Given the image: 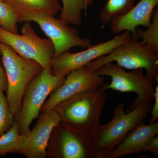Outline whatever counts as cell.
I'll return each instance as SVG.
<instances>
[{
  "mask_svg": "<svg viewBox=\"0 0 158 158\" xmlns=\"http://www.w3.org/2000/svg\"><path fill=\"white\" fill-rule=\"evenodd\" d=\"M152 107L151 102H143L126 113L124 104L120 103L116 105L113 118L107 124L100 125L90 135L93 142L94 158H107L129 133L143 122Z\"/></svg>",
  "mask_w": 158,
  "mask_h": 158,
  "instance_id": "6da1fadb",
  "label": "cell"
},
{
  "mask_svg": "<svg viewBox=\"0 0 158 158\" xmlns=\"http://www.w3.org/2000/svg\"><path fill=\"white\" fill-rule=\"evenodd\" d=\"M107 83L78 94L60 103L55 110L62 121L78 129L92 134L100 124L107 98Z\"/></svg>",
  "mask_w": 158,
  "mask_h": 158,
  "instance_id": "7a4b0ae2",
  "label": "cell"
},
{
  "mask_svg": "<svg viewBox=\"0 0 158 158\" xmlns=\"http://www.w3.org/2000/svg\"><path fill=\"white\" fill-rule=\"evenodd\" d=\"M1 60L7 80L6 98L15 116L20 110L26 88L43 68L38 62L21 57L8 46L0 42Z\"/></svg>",
  "mask_w": 158,
  "mask_h": 158,
  "instance_id": "3957f363",
  "label": "cell"
},
{
  "mask_svg": "<svg viewBox=\"0 0 158 158\" xmlns=\"http://www.w3.org/2000/svg\"><path fill=\"white\" fill-rule=\"evenodd\" d=\"M114 62L125 69H145L146 75L158 82V53L138 40L131 38L106 56L89 62L86 66L94 72L106 63Z\"/></svg>",
  "mask_w": 158,
  "mask_h": 158,
  "instance_id": "277c9868",
  "label": "cell"
},
{
  "mask_svg": "<svg viewBox=\"0 0 158 158\" xmlns=\"http://www.w3.org/2000/svg\"><path fill=\"white\" fill-rule=\"evenodd\" d=\"M65 77L54 75L43 69L31 81L24 94L20 110L15 116L21 135L30 132L31 123L39 116L47 98L62 85Z\"/></svg>",
  "mask_w": 158,
  "mask_h": 158,
  "instance_id": "5b68a950",
  "label": "cell"
},
{
  "mask_svg": "<svg viewBox=\"0 0 158 158\" xmlns=\"http://www.w3.org/2000/svg\"><path fill=\"white\" fill-rule=\"evenodd\" d=\"M21 33V35L11 33L0 27V42L21 57L36 61L43 69L52 73L51 62L54 49L50 40L39 37L29 22H24Z\"/></svg>",
  "mask_w": 158,
  "mask_h": 158,
  "instance_id": "8992f818",
  "label": "cell"
},
{
  "mask_svg": "<svg viewBox=\"0 0 158 158\" xmlns=\"http://www.w3.org/2000/svg\"><path fill=\"white\" fill-rule=\"evenodd\" d=\"M94 72L100 76L111 78V83L107 85V89L121 92H132L137 95L131 109L143 102L153 100L155 88L152 79L144 75L142 69L127 71L125 69L113 62L102 65Z\"/></svg>",
  "mask_w": 158,
  "mask_h": 158,
  "instance_id": "52a82bcc",
  "label": "cell"
},
{
  "mask_svg": "<svg viewBox=\"0 0 158 158\" xmlns=\"http://www.w3.org/2000/svg\"><path fill=\"white\" fill-rule=\"evenodd\" d=\"M21 22L37 23L50 40L54 47V57L58 56L75 47L88 48L91 44L89 38H83L79 31L54 15L44 13H29L19 15Z\"/></svg>",
  "mask_w": 158,
  "mask_h": 158,
  "instance_id": "ba28073f",
  "label": "cell"
},
{
  "mask_svg": "<svg viewBox=\"0 0 158 158\" xmlns=\"http://www.w3.org/2000/svg\"><path fill=\"white\" fill-rule=\"evenodd\" d=\"M131 32L124 31L106 42L90 45L85 50L76 53H71L68 51L54 57L51 62L52 73L54 75L65 77L71 72L110 53L118 45L131 39Z\"/></svg>",
  "mask_w": 158,
  "mask_h": 158,
  "instance_id": "9c48e42d",
  "label": "cell"
},
{
  "mask_svg": "<svg viewBox=\"0 0 158 158\" xmlns=\"http://www.w3.org/2000/svg\"><path fill=\"white\" fill-rule=\"evenodd\" d=\"M104 83V78L89 70L86 66L74 70L66 76L62 85L50 94L40 112L54 110L60 103L84 91L98 88Z\"/></svg>",
  "mask_w": 158,
  "mask_h": 158,
  "instance_id": "30bf717a",
  "label": "cell"
},
{
  "mask_svg": "<svg viewBox=\"0 0 158 158\" xmlns=\"http://www.w3.org/2000/svg\"><path fill=\"white\" fill-rule=\"evenodd\" d=\"M56 128L55 150L62 158H94L93 142L88 133L61 121Z\"/></svg>",
  "mask_w": 158,
  "mask_h": 158,
  "instance_id": "8fae6325",
  "label": "cell"
},
{
  "mask_svg": "<svg viewBox=\"0 0 158 158\" xmlns=\"http://www.w3.org/2000/svg\"><path fill=\"white\" fill-rule=\"evenodd\" d=\"M62 121L55 109L44 112L32 131L25 135L19 153L27 158H44L51 134Z\"/></svg>",
  "mask_w": 158,
  "mask_h": 158,
  "instance_id": "7c38bea8",
  "label": "cell"
},
{
  "mask_svg": "<svg viewBox=\"0 0 158 158\" xmlns=\"http://www.w3.org/2000/svg\"><path fill=\"white\" fill-rule=\"evenodd\" d=\"M158 6V0H139L131 9L114 18L110 23L112 33L117 35L129 31L135 34L139 26L148 27L150 25L153 13Z\"/></svg>",
  "mask_w": 158,
  "mask_h": 158,
  "instance_id": "4fadbf2b",
  "label": "cell"
},
{
  "mask_svg": "<svg viewBox=\"0 0 158 158\" xmlns=\"http://www.w3.org/2000/svg\"><path fill=\"white\" fill-rule=\"evenodd\" d=\"M158 134V122L145 124L142 123L132 130L107 158H118L145 152L150 140Z\"/></svg>",
  "mask_w": 158,
  "mask_h": 158,
  "instance_id": "5bb4252c",
  "label": "cell"
},
{
  "mask_svg": "<svg viewBox=\"0 0 158 158\" xmlns=\"http://www.w3.org/2000/svg\"><path fill=\"white\" fill-rule=\"evenodd\" d=\"M19 15L29 13L56 15L62 7L58 0H4Z\"/></svg>",
  "mask_w": 158,
  "mask_h": 158,
  "instance_id": "9a60e30c",
  "label": "cell"
},
{
  "mask_svg": "<svg viewBox=\"0 0 158 158\" xmlns=\"http://www.w3.org/2000/svg\"><path fill=\"white\" fill-rule=\"evenodd\" d=\"M60 19L68 24L80 26L83 22L82 13L93 5V0H62Z\"/></svg>",
  "mask_w": 158,
  "mask_h": 158,
  "instance_id": "2e32d148",
  "label": "cell"
},
{
  "mask_svg": "<svg viewBox=\"0 0 158 158\" xmlns=\"http://www.w3.org/2000/svg\"><path fill=\"white\" fill-rule=\"evenodd\" d=\"M137 0H108L100 13V20L104 26L114 18L127 12L135 5Z\"/></svg>",
  "mask_w": 158,
  "mask_h": 158,
  "instance_id": "e0dca14e",
  "label": "cell"
},
{
  "mask_svg": "<svg viewBox=\"0 0 158 158\" xmlns=\"http://www.w3.org/2000/svg\"><path fill=\"white\" fill-rule=\"evenodd\" d=\"M25 135H21L15 120L11 128L0 137V156L10 153H19Z\"/></svg>",
  "mask_w": 158,
  "mask_h": 158,
  "instance_id": "ac0fdd59",
  "label": "cell"
},
{
  "mask_svg": "<svg viewBox=\"0 0 158 158\" xmlns=\"http://www.w3.org/2000/svg\"><path fill=\"white\" fill-rule=\"evenodd\" d=\"M131 38L141 40V42L158 53V6L153 13L151 23L146 30L137 28Z\"/></svg>",
  "mask_w": 158,
  "mask_h": 158,
  "instance_id": "d6986e66",
  "label": "cell"
},
{
  "mask_svg": "<svg viewBox=\"0 0 158 158\" xmlns=\"http://www.w3.org/2000/svg\"><path fill=\"white\" fill-rule=\"evenodd\" d=\"M21 22L19 15L4 0H0V27L11 33L18 34L17 24Z\"/></svg>",
  "mask_w": 158,
  "mask_h": 158,
  "instance_id": "ffe728a7",
  "label": "cell"
},
{
  "mask_svg": "<svg viewBox=\"0 0 158 158\" xmlns=\"http://www.w3.org/2000/svg\"><path fill=\"white\" fill-rule=\"evenodd\" d=\"M4 92L0 89V137L11 128L15 117L9 109Z\"/></svg>",
  "mask_w": 158,
  "mask_h": 158,
  "instance_id": "44dd1931",
  "label": "cell"
},
{
  "mask_svg": "<svg viewBox=\"0 0 158 158\" xmlns=\"http://www.w3.org/2000/svg\"><path fill=\"white\" fill-rule=\"evenodd\" d=\"M154 104L152 107L151 110V116L150 118V123H154L158 122V85L155 88L154 95Z\"/></svg>",
  "mask_w": 158,
  "mask_h": 158,
  "instance_id": "7402d4cb",
  "label": "cell"
},
{
  "mask_svg": "<svg viewBox=\"0 0 158 158\" xmlns=\"http://www.w3.org/2000/svg\"><path fill=\"white\" fill-rule=\"evenodd\" d=\"M145 152H148L156 156H158V136L152 138L147 144Z\"/></svg>",
  "mask_w": 158,
  "mask_h": 158,
  "instance_id": "603a6c76",
  "label": "cell"
},
{
  "mask_svg": "<svg viewBox=\"0 0 158 158\" xmlns=\"http://www.w3.org/2000/svg\"><path fill=\"white\" fill-rule=\"evenodd\" d=\"M1 52L0 50V60H1ZM7 87V77L6 72L3 66L1 64L0 61V89L4 91H6Z\"/></svg>",
  "mask_w": 158,
  "mask_h": 158,
  "instance_id": "cb8c5ba5",
  "label": "cell"
}]
</instances>
